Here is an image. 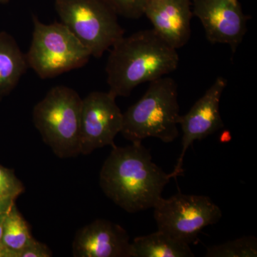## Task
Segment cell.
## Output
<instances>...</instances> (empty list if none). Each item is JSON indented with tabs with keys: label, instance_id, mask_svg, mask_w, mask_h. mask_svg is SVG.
Returning <instances> with one entry per match:
<instances>
[{
	"label": "cell",
	"instance_id": "cell-1",
	"mask_svg": "<svg viewBox=\"0 0 257 257\" xmlns=\"http://www.w3.org/2000/svg\"><path fill=\"white\" fill-rule=\"evenodd\" d=\"M171 179L143 143H132L112 147L101 167L99 185L115 204L133 214L153 209Z\"/></svg>",
	"mask_w": 257,
	"mask_h": 257
},
{
	"label": "cell",
	"instance_id": "cell-2",
	"mask_svg": "<svg viewBox=\"0 0 257 257\" xmlns=\"http://www.w3.org/2000/svg\"><path fill=\"white\" fill-rule=\"evenodd\" d=\"M177 50L153 29L122 37L111 47L106 65L109 92L128 96L140 84L151 82L175 72Z\"/></svg>",
	"mask_w": 257,
	"mask_h": 257
},
{
	"label": "cell",
	"instance_id": "cell-3",
	"mask_svg": "<svg viewBox=\"0 0 257 257\" xmlns=\"http://www.w3.org/2000/svg\"><path fill=\"white\" fill-rule=\"evenodd\" d=\"M180 116L177 83L162 77L150 82L145 94L123 113L120 133L132 143L148 138L172 143L179 136Z\"/></svg>",
	"mask_w": 257,
	"mask_h": 257
},
{
	"label": "cell",
	"instance_id": "cell-4",
	"mask_svg": "<svg viewBox=\"0 0 257 257\" xmlns=\"http://www.w3.org/2000/svg\"><path fill=\"white\" fill-rule=\"evenodd\" d=\"M82 99L72 88L52 87L35 106L33 122L42 140L61 159L80 155Z\"/></svg>",
	"mask_w": 257,
	"mask_h": 257
},
{
	"label": "cell",
	"instance_id": "cell-5",
	"mask_svg": "<svg viewBox=\"0 0 257 257\" xmlns=\"http://www.w3.org/2000/svg\"><path fill=\"white\" fill-rule=\"evenodd\" d=\"M34 30L26 54L29 67L41 79H50L84 67L90 52L62 23L44 24L32 16Z\"/></svg>",
	"mask_w": 257,
	"mask_h": 257
},
{
	"label": "cell",
	"instance_id": "cell-6",
	"mask_svg": "<svg viewBox=\"0 0 257 257\" xmlns=\"http://www.w3.org/2000/svg\"><path fill=\"white\" fill-rule=\"evenodd\" d=\"M55 6L62 23L96 59L124 36L117 14L105 0H55Z\"/></svg>",
	"mask_w": 257,
	"mask_h": 257
},
{
	"label": "cell",
	"instance_id": "cell-7",
	"mask_svg": "<svg viewBox=\"0 0 257 257\" xmlns=\"http://www.w3.org/2000/svg\"><path fill=\"white\" fill-rule=\"evenodd\" d=\"M153 209L158 230L189 246L197 242L204 228L222 216L220 208L209 197L181 192L168 199L161 197Z\"/></svg>",
	"mask_w": 257,
	"mask_h": 257
},
{
	"label": "cell",
	"instance_id": "cell-8",
	"mask_svg": "<svg viewBox=\"0 0 257 257\" xmlns=\"http://www.w3.org/2000/svg\"><path fill=\"white\" fill-rule=\"evenodd\" d=\"M111 93L92 92L82 99L80 121V155L114 145L121 133L123 113Z\"/></svg>",
	"mask_w": 257,
	"mask_h": 257
},
{
	"label": "cell",
	"instance_id": "cell-9",
	"mask_svg": "<svg viewBox=\"0 0 257 257\" xmlns=\"http://www.w3.org/2000/svg\"><path fill=\"white\" fill-rule=\"evenodd\" d=\"M226 86V79L219 76L204 95L194 103L190 110L180 116L179 125L183 133L182 150L173 172L170 174L171 178H177L183 174L184 155L194 141L204 140L224 127L219 106Z\"/></svg>",
	"mask_w": 257,
	"mask_h": 257
},
{
	"label": "cell",
	"instance_id": "cell-10",
	"mask_svg": "<svg viewBox=\"0 0 257 257\" xmlns=\"http://www.w3.org/2000/svg\"><path fill=\"white\" fill-rule=\"evenodd\" d=\"M193 7L208 41L226 44L234 54L247 32L248 17L239 0H194Z\"/></svg>",
	"mask_w": 257,
	"mask_h": 257
},
{
	"label": "cell",
	"instance_id": "cell-11",
	"mask_svg": "<svg viewBox=\"0 0 257 257\" xmlns=\"http://www.w3.org/2000/svg\"><path fill=\"white\" fill-rule=\"evenodd\" d=\"M130 243L122 226L96 219L77 231L72 253L75 257H128Z\"/></svg>",
	"mask_w": 257,
	"mask_h": 257
},
{
	"label": "cell",
	"instance_id": "cell-12",
	"mask_svg": "<svg viewBox=\"0 0 257 257\" xmlns=\"http://www.w3.org/2000/svg\"><path fill=\"white\" fill-rule=\"evenodd\" d=\"M144 15L169 45L182 48L191 37V0H147Z\"/></svg>",
	"mask_w": 257,
	"mask_h": 257
},
{
	"label": "cell",
	"instance_id": "cell-13",
	"mask_svg": "<svg viewBox=\"0 0 257 257\" xmlns=\"http://www.w3.org/2000/svg\"><path fill=\"white\" fill-rule=\"evenodd\" d=\"M29 66L14 37L0 32V99L9 94L18 85Z\"/></svg>",
	"mask_w": 257,
	"mask_h": 257
},
{
	"label": "cell",
	"instance_id": "cell-14",
	"mask_svg": "<svg viewBox=\"0 0 257 257\" xmlns=\"http://www.w3.org/2000/svg\"><path fill=\"white\" fill-rule=\"evenodd\" d=\"M190 246L163 231L138 236L130 243L128 257H194Z\"/></svg>",
	"mask_w": 257,
	"mask_h": 257
},
{
	"label": "cell",
	"instance_id": "cell-15",
	"mask_svg": "<svg viewBox=\"0 0 257 257\" xmlns=\"http://www.w3.org/2000/svg\"><path fill=\"white\" fill-rule=\"evenodd\" d=\"M33 239L28 223L15 204L5 215L2 244L18 257L20 251Z\"/></svg>",
	"mask_w": 257,
	"mask_h": 257
},
{
	"label": "cell",
	"instance_id": "cell-16",
	"mask_svg": "<svg viewBox=\"0 0 257 257\" xmlns=\"http://www.w3.org/2000/svg\"><path fill=\"white\" fill-rule=\"evenodd\" d=\"M206 257H256L257 239L255 236H243L207 248Z\"/></svg>",
	"mask_w": 257,
	"mask_h": 257
},
{
	"label": "cell",
	"instance_id": "cell-17",
	"mask_svg": "<svg viewBox=\"0 0 257 257\" xmlns=\"http://www.w3.org/2000/svg\"><path fill=\"white\" fill-rule=\"evenodd\" d=\"M25 189L14 171L0 165V197L15 200Z\"/></svg>",
	"mask_w": 257,
	"mask_h": 257
},
{
	"label": "cell",
	"instance_id": "cell-18",
	"mask_svg": "<svg viewBox=\"0 0 257 257\" xmlns=\"http://www.w3.org/2000/svg\"><path fill=\"white\" fill-rule=\"evenodd\" d=\"M117 15L138 20L144 15L147 0H105Z\"/></svg>",
	"mask_w": 257,
	"mask_h": 257
},
{
	"label": "cell",
	"instance_id": "cell-19",
	"mask_svg": "<svg viewBox=\"0 0 257 257\" xmlns=\"http://www.w3.org/2000/svg\"><path fill=\"white\" fill-rule=\"evenodd\" d=\"M52 253L47 245L35 239L19 253L18 257H50Z\"/></svg>",
	"mask_w": 257,
	"mask_h": 257
},
{
	"label": "cell",
	"instance_id": "cell-20",
	"mask_svg": "<svg viewBox=\"0 0 257 257\" xmlns=\"http://www.w3.org/2000/svg\"><path fill=\"white\" fill-rule=\"evenodd\" d=\"M15 204V200L0 197V214H5Z\"/></svg>",
	"mask_w": 257,
	"mask_h": 257
},
{
	"label": "cell",
	"instance_id": "cell-21",
	"mask_svg": "<svg viewBox=\"0 0 257 257\" xmlns=\"http://www.w3.org/2000/svg\"><path fill=\"white\" fill-rule=\"evenodd\" d=\"M0 257H18L17 253L5 247L4 245L0 243Z\"/></svg>",
	"mask_w": 257,
	"mask_h": 257
},
{
	"label": "cell",
	"instance_id": "cell-22",
	"mask_svg": "<svg viewBox=\"0 0 257 257\" xmlns=\"http://www.w3.org/2000/svg\"><path fill=\"white\" fill-rule=\"evenodd\" d=\"M5 215H6V213L0 214V243H1L2 238H3V224H4Z\"/></svg>",
	"mask_w": 257,
	"mask_h": 257
},
{
	"label": "cell",
	"instance_id": "cell-23",
	"mask_svg": "<svg viewBox=\"0 0 257 257\" xmlns=\"http://www.w3.org/2000/svg\"><path fill=\"white\" fill-rule=\"evenodd\" d=\"M10 0H0V4H5V3H8Z\"/></svg>",
	"mask_w": 257,
	"mask_h": 257
}]
</instances>
